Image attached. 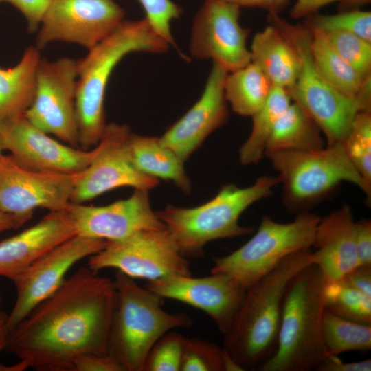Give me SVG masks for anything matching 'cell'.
<instances>
[{"label": "cell", "instance_id": "1", "mask_svg": "<svg viewBox=\"0 0 371 371\" xmlns=\"http://www.w3.org/2000/svg\"><path fill=\"white\" fill-rule=\"evenodd\" d=\"M113 280L80 267L9 331L5 350L40 371H74L87 353L109 354Z\"/></svg>", "mask_w": 371, "mask_h": 371}, {"label": "cell", "instance_id": "2", "mask_svg": "<svg viewBox=\"0 0 371 371\" xmlns=\"http://www.w3.org/2000/svg\"><path fill=\"white\" fill-rule=\"evenodd\" d=\"M170 45L153 29L146 18L124 20L108 36L77 60L76 117L78 147L93 148L100 141L106 123L104 96L115 66L133 52L162 54Z\"/></svg>", "mask_w": 371, "mask_h": 371}, {"label": "cell", "instance_id": "3", "mask_svg": "<svg viewBox=\"0 0 371 371\" xmlns=\"http://www.w3.org/2000/svg\"><path fill=\"white\" fill-rule=\"evenodd\" d=\"M308 249L284 258L247 289L223 348L243 370H256L275 352L284 297L291 279L311 264Z\"/></svg>", "mask_w": 371, "mask_h": 371}, {"label": "cell", "instance_id": "4", "mask_svg": "<svg viewBox=\"0 0 371 371\" xmlns=\"http://www.w3.org/2000/svg\"><path fill=\"white\" fill-rule=\"evenodd\" d=\"M326 283L313 263L291 279L283 300L276 350L256 370H317L328 356L322 335Z\"/></svg>", "mask_w": 371, "mask_h": 371}, {"label": "cell", "instance_id": "5", "mask_svg": "<svg viewBox=\"0 0 371 371\" xmlns=\"http://www.w3.org/2000/svg\"><path fill=\"white\" fill-rule=\"evenodd\" d=\"M279 183L278 177L262 175L246 188L225 185L201 205L188 208L168 205L156 213L183 256H201L205 245L212 240L251 234L254 228L239 224L240 216L255 202L271 196Z\"/></svg>", "mask_w": 371, "mask_h": 371}, {"label": "cell", "instance_id": "6", "mask_svg": "<svg viewBox=\"0 0 371 371\" xmlns=\"http://www.w3.org/2000/svg\"><path fill=\"white\" fill-rule=\"evenodd\" d=\"M113 282L116 301L109 354L116 358L126 371H142L148 353L161 336L177 328H189L193 321L185 313L164 311V297L140 286L133 278L118 270Z\"/></svg>", "mask_w": 371, "mask_h": 371}, {"label": "cell", "instance_id": "7", "mask_svg": "<svg viewBox=\"0 0 371 371\" xmlns=\"http://www.w3.org/2000/svg\"><path fill=\"white\" fill-rule=\"evenodd\" d=\"M278 172L285 206L297 214L307 212L313 203L333 191L342 181L360 188L369 199L371 186L348 159L343 144L320 150H273L265 153Z\"/></svg>", "mask_w": 371, "mask_h": 371}, {"label": "cell", "instance_id": "8", "mask_svg": "<svg viewBox=\"0 0 371 371\" xmlns=\"http://www.w3.org/2000/svg\"><path fill=\"white\" fill-rule=\"evenodd\" d=\"M267 19L281 31L299 56L298 76L287 91L291 100L315 121L327 145L342 144L360 111L357 100L337 91L319 72L311 54V31L305 25L292 24L278 14H268Z\"/></svg>", "mask_w": 371, "mask_h": 371}, {"label": "cell", "instance_id": "9", "mask_svg": "<svg viewBox=\"0 0 371 371\" xmlns=\"http://www.w3.org/2000/svg\"><path fill=\"white\" fill-rule=\"evenodd\" d=\"M320 218L314 214H297L288 223H280L265 215L256 234L243 246L213 259L211 273L232 277L247 289L286 256L313 246Z\"/></svg>", "mask_w": 371, "mask_h": 371}, {"label": "cell", "instance_id": "10", "mask_svg": "<svg viewBox=\"0 0 371 371\" xmlns=\"http://www.w3.org/2000/svg\"><path fill=\"white\" fill-rule=\"evenodd\" d=\"M88 267L95 271L114 268L133 279L147 281L192 275L188 260L166 228L142 230L122 239L106 240L104 248L89 256Z\"/></svg>", "mask_w": 371, "mask_h": 371}, {"label": "cell", "instance_id": "11", "mask_svg": "<svg viewBox=\"0 0 371 371\" xmlns=\"http://www.w3.org/2000/svg\"><path fill=\"white\" fill-rule=\"evenodd\" d=\"M77 78V60L69 57L54 61L41 58L34 98L24 115L41 131L79 148L76 117Z\"/></svg>", "mask_w": 371, "mask_h": 371}, {"label": "cell", "instance_id": "12", "mask_svg": "<svg viewBox=\"0 0 371 371\" xmlns=\"http://www.w3.org/2000/svg\"><path fill=\"white\" fill-rule=\"evenodd\" d=\"M124 10L113 0H49L37 32L41 51L55 41L90 49L124 21Z\"/></svg>", "mask_w": 371, "mask_h": 371}, {"label": "cell", "instance_id": "13", "mask_svg": "<svg viewBox=\"0 0 371 371\" xmlns=\"http://www.w3.org/2000/svg\"><path fill=\"white\" fill-rule=\"evenodd\" d=\"M106 240L75 235L51 249L10 279L16 291L15 304L7 318L9 331L41 302L56 291L69 269L97 253Z\"/></svg>", "mask_w": 371, "mask_h": 371}, {"label": "cell", "instance_id": "14", "mask_svg": "<svg viewBox=\"0 0 371 371\" xmlns=\"http://www.w3.org/2000/svg\"><path fill=\"white\" fill-rule=\"evenodd\" d=\"M129 126L107 124L99 142L101 149L92 162L75 174L70 202L83 203L116 188L150 190L158 179L148 176L133 165L128 148Z\"/></svg>", "mask_w": 371, "mask_h": 371}, {"label": "cell", "instance_id": "15", "mask_svg": "<svg viewBox=\"0 0 371 371\" xmlns=\"http://www.w3.org/2000/svg\"><path fill=\"white\" fill-rule=\"evenodd\" d=\"M240 8L225 0H205L196 14L190 52L198 60H212L227 73L251 63L247 45L249 31L239 23Z\"/></svg>", "mask_w": 371, "mask_h": 371}, {"label": "cell", "instance_id": "16", "mask_svg": "<svg viewBox=\"0 0 371 371\" xmlns=\"http://www.w3.org/2000/svg\"><path fill=\"white\" fill-rule=\"evenodd\" d=\"M0 132L3 150L21 166L36 171L78 173L101 149L100 142L88 150L64 144L35 127L24 115L0 120Z\"/></svg>", "mask_w": 371, "mask_h": 371}, {"label": "cell", "instance_id": "17", "mask_svg": "<svg viewBox=\"0 0 371 371\" xmlns=\"http://www.w3.org/2000/svg\"><path fill=\"white\" fill-rule=\"evenodd\" d=\"M75 174L27 168L10 155L0 157V209L13 214H33L35 209L65 210L70 202Z\"/></svg>", "mask_w": 371, "mask_h": 371}, {"label": "cell", "instance_id": "18", "mask_svg": "<svg viewBox=\"0 0 371 371\" xmlns=\"http://www.w3.org/2000/svg\"><path fill=\"white\" fill-rule=\"evenodd\" d=\"M145 287L161 297L175 300L205 312L223 335L231 327L247 289L221 273L193 278L172 275L147 281Z\"/></svg>", "mask_w": 371, "mask_h": 371}, {"label": "cell", "instance_id": "19", "mask_svg": "<svg viewBox=\"0 0 371 371\" xmlns=\"http://www.w3.org/2000/svg\"><path fill=\"white\" fill-rule=\"evenodd\" d=\"M71 219L76 235L115 240L146 229L166 228L151 207L149 192L135 189L126 199L104 206L69 202L65 210Z\"/></svg>", "mask_w": 371, "mask_h": 371}, {"label": "cell", "instance_id": "20", "mask_svg": "<svg viewBox=\"0 0 371 371\" xmlns=\"http://www.w3.org/2000/svg\"><path fill=\"white\" fill-rule=\"evenodd\" d=\"M227 73L213 63L200 98L159 137L162 145L171 149L183 161L229 118L223 87Z\"/></svg>", "mask_w": 371, "mask_h": 371}, {"label": "cell", "instance_id": "21", "mask_svg": "<svg viewBox=\"0 0 371 371\" xmlns=\"http://www.w3.org/2000/svg\"><path fill=\"white\" fill-rule=\"evenodd\" d=\"M309 254L311 262L317 265L326 282L341 280L359 265L355 244V222L348 205L333 211L317 224Z\"/></svg>", "mask_w": 371, "mask_h": 371}, {"label": "cell", "instance_id": "22", "mask_svg": "<svg viewBox=\"0 0 371 371\" xmlns=\"http://www.w3.org/2000/svg\"><path fill=\"white\" fill-rule=\"evenodd\" d=\"M75 235L74 225L65 210L49 212L34 225L0 241V276L10 279Z\"/></svg>", "mask_w": 371, "mask_h": 371}, {"label": "cell", "instance_id": "23", "mask_svg": "<svg viewBox=\"0 0 371 371\" xmlns=\"http://www.w3.org/2000/svg\"><path fill=\"white\" fill-rule=\"evenodd\" d=\"M251 62L257 65L276 86L289 91L300 70L297 51L275 25L269 23L256 32L249 48Z\"/></svg>", "mask_w": 371, "mask_h": 371}, {"label": "cell", "instance_id": "24", "mask_svg": "<svg viewBox=\"0 0 371 371\" xmlns=\"http://www.w3.org/2000/svg\"><path fill=\"white\" fill-rule=\"evenodd\" d=\"M41 58L40 50L29 46L16 65L0 67V120L24 115L32 104Z\"/></svg>", "mask_w": 371, "mask_h": 371}, {"label": "cell", "instance_id": "25", "mask_svg": "<svg viewBox=\"0 0 371 371\" xmlns=\"http://www.w3.org/2000/svg\"><path fill=\"white\" fill-rule=\"evenodd\" d=\"M128 142L132 162L138 170L154 178L172 181L185 194H190L192 183L184 161L162 145L159 137L131 133Z\"/></svg>", "mask_w": 371, "mask_h": 371}, {"label": "cell", "instance_id": "26", "mask_svg": "<svg viewBox=\"0 0 371 371\" xmlns=\"http://www.w3.org/2000/svg\"><path fill=\"white\" fill-rule=\"evenodd\" d=\"M323 135L315 121L300 104L292 101L275 124L265 153L320 150L325 147Z\"/></svg>", "mask_w": 371, "mask_h": 371}, {"label": "cell", "instance_id": "27", "mask_svg": "<svg viewBox=\"0 0 371 371\" xmlns=\"http://www.w3.org/2000/svg\"><path fill=\"white\" fill-rule=\"evenodd\" d=\"M223 87L232 111L241 116L251 117L266 102L273 85L260 68L251 61L240 69L227 73Z\"/></svg>", "mask_w": 371, "mask_h": 371}, {"label": "cell", "instance_id": "28", "mask_svg": "<svg viewBox=\"0 0 371 371\" xmlns=\"http://www.w3.org/2000/svg\"><path fill=\"white\" fill-rule=\"evenodd\" d=\"M308 28L311 34V54L319 72L337 91L355 99L365 78L340 57L322 32Z\"/></svg>", "mask_w": 371, "mask_h": 371}, {"label": "cell", "instance_id": "29", "mask_svg": "<svg viewBox=\"0 0 371 371\" xmlns=\"http://www.w3.org/2000/svg\"><path fill=\"white\" fill-rule=\"evenodd\" d=\"M291 102L285 89L273 86L265 104L251 117V133L239 149V159L243 165L256 164L262 158L275 124Z\"/></svg>", "mask_w": 371, "mask_h": 371}, {"label": "cell", "instance_id": "30", "mask_svg": "<svg viewBox=\"0 0 371 371\" xmlns=\"http://www.w3.org/2000/svg\"><path fill=\"white\" fill-rule=\"evenodd\" d=\"M322 335L328 355L371 349V325L350 321L325 309L322 319Z\"/></svg>", "mask_w": 371, "mask_h": 371}, {"label": "cell", "instance_id": "31", "mask_svg": "<svg viewBox=\"0 0 371 371\" xmlns=\"http://www.w3.org/2000/svg\"><path fill=\"white\" fill-rule=\"evenodd\" d=\"M324 309L344 319L371 325V297L341 280L326 282Z\"/></svg>", "mask_w": 371, "mask_h": 371}, {"label": "cell", "instance_id": "32", "mask_svg": "<svg viewBox=\"0 0 371 371\" xmlns=\"http://www.w3.org/2000/svg\"><path fill=\"white\" fill-rule=\"evenodd\" d=\"M241 370L223 347L197 337H186L180 371Z\"/></svg>", "mask_w": 371, "mask_h": 371}, {"label": "cell", "instance_id": "33", "mask_svg": "<svg viewBox=\"0 0 371 371\" xmlns=\"http://www.w3.org/2000/svg\"><path fill=\"white\" fill-rule=\"evenodd\" d=\"M346 153L365 181L371 186V112L359 111L343 142Z\"/></svg>", "mask_w": 371, "mask_h": 371}, {"label": "cell", "instance_id": "34", "mask_svg": "<svg viewBox=\"0 0 371 371\" xmlns=\"http://www.w3.org/2000/svg\"><path fill=\"white\" fill-rule=\"evenodd\" d=\"M305 25L322 32L344 31L352 33L371 43V12L359 9L339 11L332 15L317 13L305 18Z\"/></svg>", "mask_w": 371, "mask_h": 371}, {"label": "cell", "instance_id": "35", "mask_svg": "<svg viewBox=\"0 0 371 371\" xmlns=\"http://www.w3.org/2000/svg\"><path fill=\"white\" fill-rule=\"evenodd\" d=\"M322 33L334 50L363 78L371 76L370 42L348 32L329 31Z\"/></svg>", "mask_w": 371, "mask_h": 371}, {"label": "cell", "instance_id": "36", "mask_svg": "<svg viewBox=\"0 0 371 371\" xmlns=\"http://www.w3.org/2000/svg\"><path fill=\"white\" fill-rule=\"evenodd\" d=\"M186 339L176 331L165 333L150 350L142 371H180Z\"/></svg>", "mask_w": 371, "mask_h": 371}, {"label": "cell", "instance_id": "37", "mask_svg": "<svg viewBox=\"0 0 371 371\" xmlns=\"http://www.w3.org/2000/svg\"><path fill=\"white\" fill-rule=\"evenodd\" d=\"M146 19L155 32L170 45H175L171 23L182 14V9L171 0H138Z\"/></svg>", "mask_w": 371, "mask_h": 371}, {"label": "cell", "instance_id": "38", "mask_svg": "<svg viewBox=\"0 0 371 371\" xmlns=\"http://www.w3.org/2000/svg\"><path fill=\"white\" fill-rule=\"evenodd\" d=\"M74 371H126L120 361L110 354L87 353L74 361Z\"/></svg>", "mask_w": 371, "mask_h": 371}, {"label": "cell", "instance_id": "39", "mask_svg": "<svg viewBox=\"0 0 371 371\" xmlns=\"http://www.w3.org/2000/svg\"><path fill=\"white\" fill-rule=\"evenodd\" d=\"M49 0H0L16 8L25 17L29 32H36Z\"/></svg>", "mask_w": 371, "mask_h": 371}, {"label": "cell", "instance_id": "40", "mask_svg": "<svg viewBox=\"0 0 371 371\" xmlns=\"http://www.w3.org/2000/svg\"><path fill=\"white\" fill-rule=\"evenodd\" d=\"M355 244L359 265H371V221L355 223Z\"/></svg>", "mask_w": 371, "mask_h": 371}, {"label": "cell", "instance_id": "41", "mask_svg": "<svg viewBox=\"0 0 371 371\" xmlns=\"http://www.w3.org/2000/svg\"><path fill=\"white\" fill-rule=\"evenodd\" d=\"M340 280L371 297V265H359Z\"/></svg>", "mask_w": 371, "mask_h": 371}, {"label": "cell", "instance_id": "42", "mask_svg": "<svg viewBox=\"0 0 371 371\" xmlns=\"http://www.w3.org/2000/svg\"><path fill=\"white\" fill-rule=\"evenodd\" d=\"M318 371H370L371 359L345 362L337 355H328L319 365Z\"/></svg>", "mask_w": 371, "mask_h": 371}, {"label": "cell", "instance_id": "43", "mask_svg": "<svg viewBox=\"0 0 371 371\" xmlns=\"http://www.w3.org/2000/svg\"><path fill=\"white\" fill-rule=\"evenodd\" d=\"M337 2V0H296L290 14L293 19L306 18L317 12L322 7Z\"/></svg>", "mask_w": 371, "mask_h": 371}, {"label": "cell", "instance_id": "44", "mask_svg": "<svg viewBox=\"0 0 371 371\" xmlns=\"http://www.w3.org/2000/svg\"><path fill=\"white\" fill-rule=\"evenodd\" d=\"M240 8H258L268 12V14H278L285 8L290 0H225Z\"/></svg>", "mask_w": 371, "mask_h": 371}, {"label": "cell", "instance_id": "45", "mask_svg": "<svg viewBox=\"0 0 371 371\" xmlns=\"http://www.w3.org/2000/svg\"><path fill=\"white\" fill-rule=\"evenodd\" d=\"M32 215L33 214H13L0 209V233L21 227L32 218Z\"/></svg>", "mask_w": 371, "mask_h": 371}, {"label": "cell", "instance_id": "46", "mask_svg": "<svg viewBox=\"0 0 371 371\" xmlns=\"http://www.w3.org/2000/svg\"><path fill=\"white\" fill-rule=\"evenodd\" d=\"M8 314L0 311V352L5 348L9 330L7 325Z\"/></svg>", "mask_w": 371, "mask_h": 371}, {"label": "cell", "instance_id": "47", "mask_svg": "<svg viewBox=\"0 0 371 371\" xmlns=\"http://www.w3.org/2000/svg\"><path fill=\"white\" fill-rule=\"evenodd\" d=\"M371 0H337L339 11L357 10L358 8L370 3Z\"/></svg>", "mask_w": 371, "mask_h": 371}, {"label": "cell", "instance_id": "48", "mask_svg": "<svg viewBox=\"0 0 371 371\" xmlns=\"http://www.w3.org/2000/svg\"><path fill=\"white\" fill-rule=\"evenodd\" d=\"M3 151H4V150L2 145V140H1V132H0V157L3 155Z\"/></svg>", "mask_w": 371, "mask_h": 371}, {"label": "cell", "instance_id": "49", "mask_svg": "<svg viewBox=\"0 0 371 371\" xmlns=\"http://www.w3.org/2000/svg\"><path fill=\"white\" fill-rule=\"evenodd\" d=\"M0 305H1V297H0Z\"/></svg>", "mask_w": 371, "mask_h": 371}]
</instances>
